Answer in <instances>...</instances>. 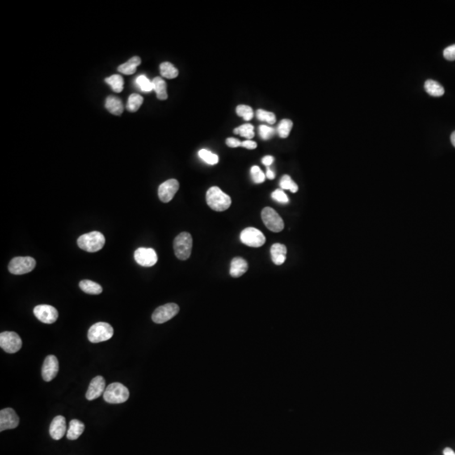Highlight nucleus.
Returning <instances> with one entry per match:
<instances>
[{"label": "nucleus", "mask_w": 455, "mask_h": 455, "mask_svg": "<svg viewBox=\"0 0 455 455\" xmlns=\"http://www.w3.org/2000/svg\"><path fill=\"white\" fill-rule=\"evenodd\" d=\"M206 200L208 205L212 210L217 212L227 210L231 205L230 196L224 193V191L217 187H212L208 189L206 194Z\"/></svg>", "instance_id": "f257e3e1"}, {"label": "nucleus", "mask_w": 455, "mask_h": 455, "mask_svg": "<svg viewBox=\"0 0 455 455\" xmlns=\"http://www.w3.org/2000/svg\"><path fill=\"white\" fill-rule=\"evenodd\" d=\"M77 244L81 250L90 253L97 252L104 247L106 239L101 232L93 231L80 236Z\"/></svg>", "instance_id": "f03ea898"}, {"label": "nucleus", "mask_w": 455, "mask_h": 455, "mask_svg": "<svg viewBox=\"0 0 455 455\" xmlns=\"http://www.w3.org/2000/svg\"><path fill=\"white\" fill-rule=\"evenodd\" d=\"M103 398L107 403H124L129 398V390L121 383H112L106 387Z\"/></svg>", "instance_id": "7ed1b4c3"}, {"label": "nucleus", "mask_w": 455, "mask_h": 455, "mask_svg": "<svg viewBox=\"0 0 455 455\" xmlns=\"http://www.w3.org/2000/svg\"><path fill=\"white\" fill-rule=\"evenodd\" d=\"M113 334V328L110 324L98 322L90 328L88 331V339L92 343H100L111 339Z\"/></svg>", "instance_id": "20e7f679"}, {"label": "nucleus", "mask_w": 455, "mask_h": 455, "mask_svg": "<svg viewBox=\"0 0 455 455\" xmlns=\"http://www.w3.org/2000/svg\"><path fill=\"white\" fill-rule=\"evenodd\" d=\"M192 250V237L187 232H182L175 237L174 250L177 258L186 261L191 256Z\"/></svg>", "instance_id": "39448f33"}, {"label": "nucleus", "mask_w": 455, "mask_h": 455, "mask_svg": "<svg viewBox=\"0 0 455 455\" xmlns=\"http://www.w3.org/2000/svg\"><path fill=\"white\" fill-rule=\"evenodd\" d=\"M35 261L31 256L14 257L9 264V271L14 275H23L33 271L35 267Z\"/></svg>", "instance_id": "423d86ee"}, {"label": "nucleus", "mask_w": 455, "mask_h": 455, "mask_svg": "<svg viewBox=\"0 0 455 455\" xmlns=\"http://www.w3.org/2000/svg\"><path fill=\"white\" fill-rule=\"evenodd\" d=\"M262 221L267 229L274 233H279L284 229V223L279 213L273 208H263L262 212Z\"/></svg>", "instance_id": "0eeeda50"}, {"label": "nucleus", "mask_w": 455, "mask_h": 455, "mask_svg": "<svg viewBox=\"0 0 455 455\" xmlns=\"http://www.w3.org/2000/svg\"><path fill=\"white\" fill-rule=\"evenodd\" d=\"M0 347L8 353H15L22 348V338L13 331H4L0 334Z\"/></svg>", "instance_id": "6e6552de"}, {"label": "nucleus", "mask_w": 455, "mask_h": 455, "mask_svg": "<svg viewBox=\"0 0 455 455\" xmlns=\"http://www.w3.org/2000/svg\"><path fill=\"white\" fill-rule=\"evenodd\" d=\"M180 311L176 304L170 303L159 307L152 314V320L156 324H163L174 318Z\"/></svg>", "instance_id": "1a4fd4ad"}, {"label": "nucleus", "mask_w": 455, "mask_h": 455, "mask_svg": "<svg viewBox=\"0 0 455 455\" xmlns=\"http://www.w3.org/2000/svg\"><path fill=\"white\" fill-rule=\"evenodd\" d=\"M241 241L247 246L258 248L266 243V237L259 229L250 227L241 232Z\"/></svg>", "instance_id": "9d476101"}, {"label": "nucleus", "mask_w": 455, "mask_h": 455, "mask_svg": "<svg viewBox=\"0 0 455 455\" xmlns=\"http://www.w3.org/2000/svg\"><path fill=\"white\" fill-rule=\"evenodd\" d=\"M35 317L43 323L53 324L58 318V312L54 307L48 304H41L33 309Z\"/></svg>", "instance_id": "9b49d317"}, {"label": "nucleus", "mask_w": 455, "mask_h": 455, "mask_svg": "<svg viewBox=\"0 0 455 455\" xmlns=\"http://www.w3.org/2000/svg\"><path fill=\"white\" fill-rule=\"evenodd\" d=\"M134 259L142 267H151L158 262L155 250L151 248H139L134 252Z\"/></svg>", "instance_id": "f8f14e48"}, {"label": "nucleus", "mask_w": 455, "mask_h": 455, "mask_svg": "<svg viewBox=\"0 0 455 455\" xmlns=\"http://www.w3.org/2000/svg\"><path fill=\"white\" fill-rule=\"evenodd\" d=\"M180 188L178 181L175 179H170L164 182L160 186L158 190L159 197L162 203H167L172 200Z\"/></svg>", "instance_id": "ddd939ff"}, {"label": "nucleus", "mask_w": 455, "mask_h": 455, "mask_svg": "<svg viewBox=\"0 0 455 455\" xmlns=\"http://www.w3.org/2000/svg\"><path fill=\"white\" fill-rule=\"evenodd\" d=\"M19 423V417L14 409L5 408L0 411V432L14 429Z\"/></svg>", "instance_id": "4468645a"}, {"label": "nucleus", "mask_w": 455, "mask_h": 455, "mask_svg": "<svg viewBox=\"0 0 455 455\" xmlns=\"http://www.w3.org/2000/svg\"><path fill=\"white\" fill-rule=\"evenodd\" d=\"M59 370V363L56 357L49 355L46 358L43 363L42 375L46 382H50L57 376Z\"/></svg>", "instance_id": "2eb2a0df"}, {"label": "nucleus", "mask_w": 455, "mask_h": 455, "mask_svg": "<svg viewBox=\"0 0 455 455\" xmlns=\"http://www.w3.org/2000/svg\"><path fill=\"white\" fill-rule=\"evenodd\" d=\"M106 380L102 376L94 377L90 382L87 392L86 399L89 401H93L104 394L106 390Z\"/></svg>", "instance_id": "dca6fc26"}, {"label": "nucleus", "mask_w": 455, "mask_h": 455, "mask_svg": "<svg viewBox=\"0 0 455 455\" xmlns=\"http://www.w3.org/2000/svg\"><path fill=\"white\" fill-rule=\"evenodd\" d=\"M66 420L63 416H57L51 422L49 427L50 436L54 440H60L67 434Z\"/></svg>", "instance_id": "f3484780"}, {"label": "nucleus", "mask_w": 455, "mask_h": 455, "mask_svg": "<svg viewBox=\"0 0 455 455\" xmlns=\"http://www.w3.org/2000/svg\"><path fill=\"white\" fill-rule=\"evenodd\" d=\"M271 260L274 264L280 266L286 261L287 255V247L283 244H274L271 247Z\"/></svg>", "instance_id": "a211bd4d"}, {"label": "nucleus", "mask_w": 455, "mask_h": 455, "mask_svg": "<svg viewBox=\"0 0 455 455\" xmlns=\"http://www.w3.org/2000/svg\"><path fill=\"white\" fill-rule=\"evenodd\" d=\"M248 262L241 257H235L232 260L230 265V275L233 278H240L243 276L247 271Z\"/></svg>", "instance_id": "6ab92c4d"}, {"label": "nucleus", "mask_w": 455, "mask_h": 455, "mask_svg": "<svg viewBox=\"0 0 455 455\" xmlns=\"http://www.w3.org/2000/svg\"><path fill=\"white\" fill-rule=\"evenodd\" d=\"M85 424L81 421L76 420V419L71 421L69 423V429L67 431V439L69 440L78 439L85 431Z\"/></svg>", "instance_id": "aec40b11"}, {"label": "nucleus", "mask_w": 455, "mask_h": 455, "mask_svg": "<svg viewBox=\"0 0 455 455\" xmlns=\"http://www.w3.org/2000/svg\"><path fill=\"white\" fill-rule=\"evenodd\" d=\"M106 108L110 113L121 116L124 110V106L122 101L117 97L108 96L106 101Z\"/></svg>", "instance_id": "412c9836"}, {"label": "nucleus", "mask_w": 455, "mask_h": 455, "mask_svg": "<svg viewBox=\"0 0 455 455\" xmlns=\"http://www.w3.org/2000/svg\"><path fill=\"white\" fill-rule=\"evenodd\" d=\"M140 64H141L140 57H133L129 59L125 64H122L118 67V71L126 75H131L136 72L137 67L140 66Z\"/></svg>", "instance_id": "4be33fe9"}, {"label": "nucleus", "mask_w": 455, "mask_h": 455, "mask_svg": "<svg viewBox=\"0 0 455 455\" xmlns=\"http://www.w3.org/2000/svg\"><path fill=\"white\" fill-rule=\"evenodd\" d=\"M152 84H153V90L157 94V98L161 101L167 99V85L163 78L156 77L153 78Z\"/></svg>", "instance_id": "5701e85b"}, {"label": "nucleus", "mask_w": 455, "mask_h": 455, "mask_svg": "<svg viewBox=\"0 0 455 455\" xmlns=\"http://www.w3.org/2000/svg\"><path fill=\"white\" fill-rule=\"evenodd\" d=\"M424 86L427 94H429L431 96L440 97L444 95L445 92L444 88L439 82L432 80L426 81Z\"/></svg>", "instance_id": "b1692460"}, {"label": "nucleus", "mask_w": 455, "mask_h": 455, "mask_svg": "<svg viewBox=\"0 0 455 455\" xmlns=\"http://www.w3.org/2000/svg\"><path fill=\"white\" fill-rule=\"evenodd\" d=\"M80 288L83 292H86L88 294L98 295L102 293L103 290L102 286L90 280L81 281L80 283Z\"/></svg>", "instance_id": "393cba45"}, {"label": "nucleus", "mask_w": 455, "mask_h": 455, "mask_svg": "<svg viewBox=\"0 0 455 455\" xmlns=\"http://www.w3.org/2000/svg\"><path fill=\"white\" fill-rule=\"evenodd\" d=\"M161 73L164 78L171 80V78H176L178 74H179V72H178L176 68L172 64L165 62V63L161 64Z\"/></svg>", "instance_id": "a878e982"}, {"label": "nucleus", "mask_w": 455, "mask_h": 455, "mask_svg": "<svg viewBox=\"0 0 455 455\" xmlns=\"http://www.w3.org/2000/svg\"><path fill=\"white\" fill-rule=\"evenodd\" d=\"M106 82L111 86V89L116 93H120L123 91V85H124V81H123V77L118 74H114V75L110 76L108 78H106Z\"/></svg>", "instance_id": "bb28decb"}, {"label": "nucleus", "mask_w": 455, "mask_h": 455, "mask_svg": "<svg viewBox=\"0 0 455 455\" xmlns=\"http://www.w3.org/2000/svg\"><path fill=\"white\" fill-rule=\"evenodd\" d=\"M143 102H144V98L140 94H132L128 98L127 109L131 112H135L140 108Z\"/></svg>", "instance_id": "cd10ccee"}, {"label": "nucleus", "mask_w": 455, "mask_h": 455, "mask_svg": "<svg viewBox=\"0 0 455 455\" xmlns=\"http://www.w3.org/2000/svg\"><path fill=\"white\" fill-rule=\"evenodd\" d=\"M233 132L235 133V134H240L241 137H245V139H247L248 140H250V139H253L254 136H255V132H254V127L250 123H247V124H244V125L241 126V127H239V128H236L235 129L233 130Z\"/></svg>", "instance_id": "c85d7f7f"}, {"label": "nucleus", "mask_w": 455, "mask_h": 455, "mask_svg": "<svg viewBox=\"0 0 455 455\" xmlns=\"http://www.w3.org/2000/svg\"><path fill=\"white\" fill-rule=\"evenodd\" d=\"M292 128V122L289 119H283L281 121L278 127V133L279 137L282 139H286L290 134L291 130Z\"/></svg>", "instance_id": "c756f323"}, {"label": "nucleus", "mask_w": 455, "mask_h": 455, "mask_svg": "<svg viewBox=\"0 0 455 455\" xmlns=\"http://www.w3.org/2000/svg\"><path fill=\"white\" fill-rule=\"evenodd\" d=\"M199 155L204 162L208 165H214L219 163V156L209 150H207V149H201L199 152Z\"/></svg>", "instance_id": "7c9ffc66"}, {"label": "nucleus", "mask_w": 455, "mask_h": 455, "mask_svg": "<svg viewBox=\"0 0 455 455\" xmlns=\"http://www.w3.org/2000/svg\"><path fill=\"white\" fill-rule=\"evenodd\" d=\"M280 187L283 190H289V191H292V193L297 192L298 190H299L298 185L288 175H284L282 177V179L280 181Z\"/></svg>", "instance_id": "2f4dec72"}, {"label": "nucleus", "mask_w": 455, "mask_h": 455, "mask_svg": "<svg viewBox=\"0 0 455 455\" xmlns=\"http://www.w3.org/2000/svg\"><path fill=\"white\" fill-rule=\"evenodd\" d=\"M236 113L239 116L244 118V120L250 121L254 116V112L250 106L246 105H240L236 108Z\"/></svg>", "instance_id": "473e14b6"}, {"label": "nucleus", "mask_w": 455, "mask_h": 455, "mask_svg": "<svg viewBox=\"0 0 455 455\" xmlns=\"http://www.w3.org/2000/svg\"><path fill=\"white\" fill-rule=\"evenodd\" d=\"M256 116L260 121L266 122L269 124H274L276 123V116L275 114L270 111H264V110H257Z\"/></svg>", "instance_id": "72a5a7b5"}, {"label": "nucleus", "mask_w": 455, "mask_h": 455, "mask_svg": "<svg viewBox=\"0 0 455 455\" xmlns=\"http://www.w3.org/2000/svg\"><path fill=\"white\" fill-rule=\"evenodd\" d=\"M137 85L144 92H150L153 90V84L146 76L140 75L137 78Z\"/></svg>", "instance_id": "f704fd0d"}, {"label": "nucleus", "mask_w": 455, "mask_h": 455, "mask_svg": "<svg viewBox=\"0 0 455 455\" xmlns=\"http://www.w3.org/2000/svg\"><path fill=\"white\" fill-rule=\"evenodd\" d=\"M250 174L252 176L253 182L256 184H261L262 182H265L266 180V175L262 172V170L260 169L256 165H254L250 170Z\"/></svg>", "instance_id": "c9c22d12"}, {"label": "nucleus", "mask_w": 455, "mask_h": 455, "mask_svg": "<svg viewBox=\"0 0 455 455\" xmlns=\"http://www.w3.org/2000/svg\"><path fill=\"white\" fill-rule=\"evenodd\" d=\"M259 133L262 140H267L273 136L274 129L267 125L260 126Z\"/></svg>", "instance_id": "e433bc0d"}, {"label": "nucleus", "mask_w": 455, "mask_h": 455, "mask_svg": "<svg viewBox=\"0 0 455 455\" xmlns=\"http://www.w3.org/2000/svg\"><path fill=\"white\" fill-rule=\"evenodd\" d=\"M271 197L274 200H276V202H279L280 203H284V204L288 203V202H289L288 196L286 195L285 192L283 190H280V189H278L276 191H273L272 194H271Z\"/></svg>", "instance_id": "4c0bfd02"}, {"label": "nucleus", "mask_w": 455, "mask_h": 455, "mask_svg": "<svg viewBox=\"0 0 455 455\" xmlns=\"http://www.w3.org/2000/svg\"><path fill=\"white\" fill-rule=\"evenodd\" d=\"M444 57L448 61H454L455 60V44L446 47L444 51Z\"/></svg>", "instance_id": "58836bf2"}, {"label": "nucleus", "mask_w": 455, "mask_h": 455, "mask_svg": "<svg viewBox=\"0 0 455 455\" xmlns=\"http://www.w3.org/2000/svg\"><path fill=\"white\" fill-rule=\"evenodd\" d=\"M226 144L230 148H237V147L241 146V142L237 139L229 137V139H227Z\"/></svg>", "instance_id": "ea45409f"}, {"label": "nucleus", "mask_w": 455, "mask_h": 455, "mask_svg": "<svg viewBox=\"0 0 455 455\" xmlns=\"http://www.w3.org/2000/svg\"><path fill=\"white\" fill-rule=\"evenodd\" d=\"M241 146L247 149H256L257 144L255 142L251 141V140H245V141L241 142Z\"/></svg>", "instance_id": "a19ab883"}, {"label": "nucleus", "mask_w": 455, "mask_h": 455, "mask_svg": "<svg viewBox=\"0 0 455 455\" xmlns=\"http://www.w3.org/2000/svg\"><path fill=\"white\" fill-rule=\"evenodd\" d=\"M273 161L274 158L272 156H265L264 158L262 159V164L266 165L267 167H269L271 164L273 163Z\"/></svg>", "instance_id": "79ce46f5"}, {"label": "nucleus", "mask_w": 455, "mask_h": 455, "mask_svg": "<svg viewBox=\"0 0 455 455\" xmlns=\"http://www.w3.org/2000/svg\"><path fill=\"white\" fill-rule=\"evenodd\" d=\"M275 173L272 171V170L270 169V168L267 167V173H266V177H267L269 180H273L275 178Z\"/></svg>", "instance_id": "37998d69"}, {"label": "nucleus", "mask_w": 455, "mask_h": 455, "mask_svg": "<svg viewBox=\"0 0 455 455\" xmlns=\"http://www.w3.org/2000/svg\"><path fill=\"white\" fill-rule=\"evenodd\" d=\"M444 455H455L454 451L451 448H444Z\"/></svg>", "instance_id": "c03bdc74"}, {"label": "nucleus", "mask_w": 455, "mask_h": 455, "mask_svg": "<svg viewBox=\"0 0 455 455\" xmlns=\"http://www.w3.org/2000/svg\"><path fill=\"white\" fill-rule=\"evenodd\" d=\"M450 140L451 143H452V144L455 147V131L452 133V134H451Z\"/></svg>", "instance_id": "a18cd8bd"}]
</instances>
